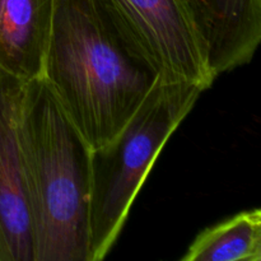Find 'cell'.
Returning <instances> with one entry per match:
<instances>
[{"mask_svg":"<svg viewBox=\"0 0 261 261\" xmlns=\"http://www.w3.org/2000/svg\"><path fill=\"white\" fill-rule=\"evenodd\" d=\"M41 78L92 150L111 142L162 81L107 0H54Z\"/></svg>","mask_w":261,"mask_h":261,"instance_id":"obj_1","label":"cell"},{"mask_svg":"<svg viewBox=\"0 0 261 261\" xmlns=\"http://www.w3.org/2000/svg\"><path fill=\"white\" fill-rule=\"evenodd\" d=\"M18 129L33 261H89L92 149L43 78L25 82Z\"/></svg>","mask_w":261,"mask_h":261,"instance_id":"obj_2","label":"cell"},{"mask_svg":"<svg viewBox=\"0 0 261 261\" xmlns=\"http://www.w3.org/2000/svg\"><path fill=\"white\" fill-rule=\"evenodd\" d=\"M203 92L188 82L160 81L124 129L92 150L89 261L107 256L158 155Z\"/></svg>","mask_w":261,"mask_h":261,"instance_id":"obj_3","label":"cell"},{"mask_svg":"<svg viewBox=\"0 0 261 261\" xmlns=\"http://www.w3.org/2000/svg\"><path fill=\"white\" fill-rule=\"evenodd\" d=\"M129 37L163 82H188L203 91L216 81L185 0H107Z\"/></svg>","mask_w":261,"mask_h":261,"instance_id":"obj_4","label":"cell"},{"mask_svg":"<svg viewBox=\"0 0 261 261\" xmlns=\"http://www.w3.org/2000/svg\"><path fill=\"white\" fill-rule=\"evenodd\" d=\"M24 86L0 69V261L35 259L18 129Z\"/></svg>","mask_w":261,"mask_h":261,"instance_id":"obj_5","label":"cell"},{"mask_svg":"<svg viewBox=\"0 0 261 261\" xmlns=\"http://www.w3.org/2000/svg\"><path fill=\"white\" fill-rule=\"evenodd\" d=\"M216 78L249 64L261 42V0H185Z\"/></svg>","mask_w":261,"mask_h":261,"instance_id":"obj_6","label":"cell"},{"mask_svg":"<svg viewBox=\"0 0 261 261\" xmlns=\"http://www.w3.org/2000/svg\"><path fill=\"white\" fill-rule=\"evenodd\" d=\"M54 0H0V69L22 79L42 75Z\"/></svg>","mask_w":261,"mask_h":261,"instance_id":"obj_7","label":"cell"},{"mask_svg":"<svg viewBox=\"0 0 261 261\" xmlns=\"http://www.w3.org/2000/svg\"><path fill=\"white\" fill-rule=\"evenodd\" d=\"M182 261H260L261 211L240 212L201 231Z\"/></svg>","mask_w":261,"mask_h":261,"instance_id":"obj_8","label":"cell"}]
</instances>
